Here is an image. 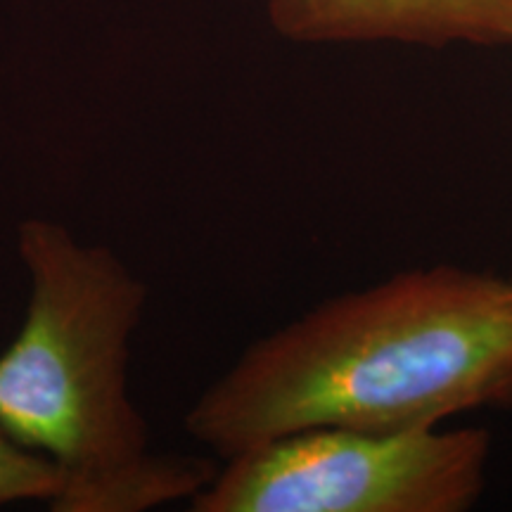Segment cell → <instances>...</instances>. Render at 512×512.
Segmentation results:
<instances>
[{
  "label": "cell",
  "mask_w": 512,
  "mask_h": 512,
  "mask_svg": "<svg viewBox=\"0 0 512 512\" xmlns=\"http://www.w3.org/2000/svg\"><path fill=\"white\" fill-rule=\"evenodd\" d=\"M512 403V280L434 266L342 294L261 337L192 403L226 460L316 427L403 432Z\"/></svg>",
  "instance_id": "obj_1"
},
{
  "label": "cell",
  "mask_w": 512,
  "mask_h": 512,
  "mask_svg": "<svg viewBox=\"0 0 512 512\" xmlns=\"http://www.w3.org/2000/svg\"><path fill=\"white\" fill-rule=\"evenodd\" d=\"M17 252L29 304L0 356V425L60 472L55 512H143L197 496L211 460L152 451L128 396L131 339L147 290L112 249L27 219Z\"/></svg>",
  "instance_id": "obj_2"
},
{
  "label": "cell",
  "mask_w": 512,
  "mask_h": 512,
  "mask_svg": "<svg viewBox=\"0 0 512 512\" xmlns=\"http://www.w3.org/2000/svg\"><path fill=\"white\" fill-rule=\"evenodd\" d=\"M484 430L316 427L238 456L190 498L195 512H460L484 489Z\"/></svg>",
  "instance_id": "obj_3"
},
{
  "label": "cell",
  "mask_w": 512,
  "mask_h": 512,
  "mask_svg": "<svg viewBox=\"0 0 512 512\" xmlns=\"http://www.w3.org/2000/svg\"><path fill=\"white\" fill-rule=\"evenodd\" d=\"M268 17L299 43L512 46V0H268Z\"/></svg>",
  "instance_id": "obj_4"
},
{
  "label": "cell",
  "mask_w": 512,
  "mask_h": 512,
  "mask_svg": "<svg viewBox=\"0 0 512 512\" xmlns=\"http://www.w3.org/2000/svg\"><path fill=\"white\" fill-rule=\"evenodd\" d=\"M60 494V472L53 460L24 446L0 425V505L19 501L53 503Z\"/></svg>",
  "instance_id": "obj_5"
}]
</instances>
